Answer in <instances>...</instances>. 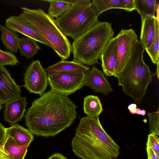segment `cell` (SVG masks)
Returning <instances> with one entry per match:
<instances>
[{"mask_svg":"<svg viewBox=\"0 0 159 159\" xmlns=\"http://www.w3.org/2000/svg\"><path fill=\"white\" fill-rule=\"evenodd\" d=\"M77 107L68 97L50 90L32 102L25 123L37 136H54L71 125L77 117Z\"/></svg>","mask_w":159,"mask_h":159,"instance_id":"cell-1","label":"cell"},{"mask_svg":"<svg viewBox=\"0 0 159 159\" xmlns=\"http://www.w3.org/2000/svg\"><path fill=\"white\" fill-rule=\"evenodd\" d=\"M71 146L82 159H116L119 154V146L103 129L98 116L80 119Z\"/></svg>","mask_w":159,"mask_h":159,"instance_id":"cell-2","label":"cell"},{"mask_svg":"<svg viewBox=\"0 0 159 159\" xmlns=\"http://www.w3.org/2000/svg\"><path fill=\"white\" fill-rule=\"evenodd\" d=\"M114 34L111 23L99 21L73 41V61L87 66L99 64L98 60Z\"/></svg>","mask_w":159,"mask_h":159,"instance_id":"cell-3","label":"cell"},{"mask_svg":"<svg viewBox=\"0 0 159 159\" xmlns=\"http://www.w3.org/2000/svg\"><path fill=\"white\" fill-rule=\"evenodd\" d=\"M144 50L138 41L131 58L117 78L119 85L138 105L141 102L148 85L152 81V73L143 60Z\"/></svg>","mask_w":159,"mask_h":159,"instance_id":"cell-4","label":"cell"},{"mask_svg":"<svg viewBox=\"0 0 159 159\" xmlns=\"http://www.w3.org/2000/svg\"><path fill=\"white\" fill-rule=\"evenodd\" d=\"M21 9L22 11L19 16L34 27L62 60L67 59L71 52V45L56 25L55 19L41 8L31 9L21 7Z\"/></svg>","mask_w":159,"mask_h":159,"instance_id":"cell-5","label":"cell"},{"mask_svg":"<svg viewBox=\"0 0 159 159\" xmlns=\"http://www.w3.org/2000/svg\"><path fill=\"white\" fill-rule=\"evenodd\" d=\"M89 0H76L55 23L62 33L74 41L98 23V16Z\"/></svg>","mask_w":159,"mask_h":159,"instance_id":"cell-6","label":"cell"},{"mask_svg":"<svg viewBox=\"0 0 159 159\" xmlns=\"http://www.w3.org/2000/svg\"><path fill=\"white\" fill-rule=\"evenodd\" d=\"M116 37L117 59L113 76L117 78L131 58L138 40L132 29L121 30Z\"/></svg>","mask_w":159,"mask_h":159,"instance_id":"cell-7","label":"cell"},{"mask_svg":"<svg viewBox=\"0 0 159 159\" xmlns=\"http://www.w3.org/2000/svg\"><path fill=\"white\" fill-rule=\"evenodd\" d=\"M51 90L67 96L82 88L85 82V74L60 73L48 75Z\"/></svg>","mask_w":159,"mask_h":159,"instance_id":"cell-8","label":"cell"},{"mask_svg":"<svg viewBox=\"0 0 159 159\" xmlns=\"http://www.w3.org/2000/svg\"><path fill=\"white\" fill-rule=\"evenodd\" d=\"M48 77L39 61H34L29 66L25 73V86L30 93L41 96L44 93L48 84Z\"/></svg>","mask_w":159,"mask_h":159,"instance_id":"cell-9","label":"cell"},{"mask_svg":"<svg viewBox=\"0 0 159 159\" xmlns=\"http://www.w3.org/2000/svg\"><path fill=\"white\" fill-rule=\"evenodd\" d=\"M20 86L11 76L9 71L4 67H0V101L6 104L20 96Z\"/></svg>","mask_w":159,"mask_h":159,"instance_id":"cell-10","label":"cell"},{"mask_svg":"<svg viewBox=\"0 0 159 159\" xmlns=\"http://www.w3.org/2000/svg\"><path fill=\"white\" fill-rule=\"evenodd\" d=\"M7 27L33 39L50 47L48 43L39 34L36 30L20 16L10 17L6 21Z\"/></svg>","mask_w":159,"mask_h":159,"instance_id":"cell-11","label":"cell"},{"mask_svg":"<svg viewBox=\"0 0 159 159\" xmlns=\"http://www.w3.org/2000/svg\"><path fill=\"white\" fill-rule=\"evenodd\" d=\"M84 86H88L96 92L106 95L113 91L103 73L94 65L91 70L85 73Z\"/></svg>","mask_w":159,"mask_h":159,"instance_id":"cell-12","label":"cell"},{"mask_svg":"<svg viewBox=\"0 0 159 159\" xmlns=\"http://www.w3.org/2000/svg\"><path fill=\"white\" fill-rule=\"evenodd\" d=\"M27 102L25 97L20 96L5 105L4 118L12 126L20 121L24 116Z\"/></svg>","mask_w":159,"mask_h":159,"instance_id":"cell-13","label":"cell"},{"mask_svg":"<svg viewBox=\"0 0 159 159\" xmlns=\"http://www.w3.org/2000/svg\"><path fill=\"white\" fill-rule=\"evenodd\" d=\"M117 59V40L115 37L108 42L100 57L103 72L107 76L113 75Z\"/></svg>","mask_w":159,"mask_h":159,"instance_id":"cell-14","label":"cell"},{"mask_svg":"<svg viewBox=\"0 0 159 159\" xmlns=\"http://www.w3.org/2000/svg\"><path fill=\"white\" fill-rule=\"evenodd\" d=\"M89 67L73 61L61 60L44 69L48 75L60 73L72 72L85 74Z\"/></svg>","mask_w":159,"mask_h":159,"instance_id":"cell-15","label":"cell"},{"mask_svg":"<svg viewBox=\"0 0 159 159\" xmlns=\"http://www.w3.org/2000/svg\"><path fill=\"white\" fill-rule=\"evenodd\" d=\"M155 17L148 16L141 17L142 24L139 41L145 50L150 47L154 38Z\"/></svg>","mask_w":159,"mask_h":159,"instance_id":"cell-16","label":"cell"},{"mask_svg":"<svg viewBox=\"0 0 159 159\" xmlns=\"http://www.w3.org/2000/svg\"><path fill=\"white\" fill-rule=\"evenodd\" d=\"M6 136L12 137L18 144L20 145L30 143L34 139L33 134L29 129L18 124L6 128Z\"/></svg>","mask_w":159,"mask_h":159,"instance_id":"cell-17","label":"cell"},{"mask_svg":"<svg viewBox=\"0 0 159 159\" xmlns=\"http://www.w3.org/2000/svg\"><path fill=\"white\" fill-rule=\"evenodd\" d=\"M30 144L28 143L24 145H19L12 137L6 136L3 147L10 157L14 159H24Z\"/></svg>","mask_w":159,"mask_h":159,"instance_id":"cell-18","label":"cell"},{"mask_svg":"<svg viewBox=\"0 0 159 159\" xmlns=\"http://www.w3.org/2000/svg\"><path fill=\"white\" fill-rule=\"evenodd\" d=\"M0 29L2 34L1 40L4 46L13 53H16L19 38L17 33L1 25Z\"/></svg>","mask_w":159,"mask_h":159,"instance_id":"cell-19","label":"cell"},{"mask_svg":"<svg viewBox=\"0 0 159 159\" xmlns=\"http://www.w3.org/2000/svg\"><path fill=\"white\" fill-rule=\"evenodd\" d=\"M47 2L50 6L48 9V14L52 18L56 19L59 17L71 7L76 0H43Z\"/></svg>","mask_w":159,"mask_h":159,"instance_id":"cell-20","label":"cell"},{"mask_svg":"<svg viewBox=\"0 0 159 159\" xmlns=\"http://www.w3.org/2000/svg\"><path fill=\"white\" fill-rule=\"evenodd\" d=\"M40 49L37 41L33 39L19 37L18 49L20 56H24L27 58H32Z\"/></svg>","mask_w":159,"mask_h":159,"instance_id":"cell-21","label":"cell"},{"mask_svg":"<svg viewBox=\"0 0 159 159\" xmlns=\"http://www.w3.org/2000/svg\"><path fill=\"white\" fill-rule=\"evenodd\" d=\"M83 109L84 113L89 117H96L103 111L102 104L97 96L89 95L84 98Z\"/></svg>","mask_w":159,"mask_h":159,"instance_id":"cell-22","label":"cell"},{"mask_svg":"<svg viewBox=\"0 0 159 159\" xmlns=\"http://www.w3.org/2000/svg\"><path fill=\"white\" fill-rule=\"evenodd\" d=\"M135 10L141 17L146 16L155 17L157 6L159 4L157 0H135Z\"/></svg>","mask_w":159,"mask_h":159,"instance_id":"cell-23","label":"cell"},{"mask_svg":"<svg viewBox=\"0 0 159 159\" xmlns=\"http://www.w3.org/2000/svg\"><path fill=\"white\" fill-rule=\"evenodd\" d=\"M98 15L113 8L123 9V0H93L91 2Z\"/></svg>","mask_w":159,"mask_h":159,"instance_id":"cell-24","label":"cell"},{"mask_svg":"<svg viewBox=\"0 0 159 159\" xmlns=\"http://www.w3.org/2000/svg\"><path fill=\"white\" fill-rule=\"evenodd\" d=\"M155 33L152 43L148 49L145 50L154 64L159 62V23L154 18Z\"/></svg>","mask_w":159,"mask_h":159,"instance_id":"cell-25","label":"cell"},{"mask_svg":"<svg viewBox=\"0 0 159 159\" xmlns=\"http://www.w3.org/2000/svg\"><path fill=\"white\" fill-rule=\"evenodd\" d=\"M19 63V61L12 52L3 51L0 47V67L6 65L14 66Z\"/></svg>","mask_w":159,"mask_h":159,"instance_id":"cell-26","label":"cell"},{"mask_svg":"<svg viewBox=\"0 0 159 159\" xmlns=\"http://www.w3.org/2000/svg\"><path fill=\"white\" fill-rule=\"evenodd\" d=\"M159 107L157 111L152 113L148 112L150 126V134L152 133L159 135Z\"/></svg>","mask_w":159,"mask_h":159,"instance_id":"cell-27","label":"cell"},{"mask_svg":"<svg viewBox=\"0 0 159 159\" xmlns=\"http://www.w3.org/2000/svg\"><path fill=\"white\" fill-rule=\"evenodd\" d=\"M159 136L156 134L151 133L148 136L146 143L147 147L152 148L159 155Z\"/></svg>","mask_w":159,"mask_h":159,"instance_id":"cell-28","label":"cell"},{"mask_svg":"<svg viewBox=\"0 0 159 159\" xmlns=\"http://www.w3.org/2000/svg\"><path fill=\"white\" fill-rule=\"evenodd\" d=\"M123 9L131 11L135 10V0H123Z\"/></svg>","mask_w":159,"mask_h":159,"instance_id":"cell-29","label":"cell"},{"mask_svg":"<svg viewBox=\"0 0 159 159\" xmlns=\"http://www.w3.org/2000/svg\"><path fill=\"white\" fill-rule=\"evenodd\" d=\"M128 108L130 112L133 114H137L144 116L146 113V111L145 110H141L139 108H136V104H132L129 105Z\"/></svg>","mask_w":159,"mask_h":159,"instance_id":"cell-30","label":"cell"},{"mask_svg":"<svg viewBox=\"0 0 159 159\" xmlns=\"http://www.w3.org/2000/svg\"><path fill=\"white\" fill-rule=\"evenodd\" d=\"M6 128L0 123V144L4 145L6 137Z\"/></svg>","mask_w":159,"mask_h":159,"instance_id":"cell-31","label":"cell"},{"mask_svg":"<svg viewBox=\"0 0 159 159\" xmlns=\"http://www.w3.org/2000/svg\"><path fill=\"white\" fill-rule=\"evenodd\" d=\"M146 150L148 159H159V155H158L152 148L147 147Z\"/></svg>","mask_w":159,"mask_h":159,"instance_id":"cell-32","label":"cell"},{"mask_svg":"<svg viewBox=\"0 0 159 159\" xmlns=\"http://www.w3.org/2000/svg\"><path fill=\"white\" fill-rule=\"evenodd\" d=\"M47 159H68L62 154L59 153H54L50 156Z\"/></svg>","mask_w":159,"mask_h":159,"instance_id":"cell-33","label":"cell"},{"mask_svg":"<svg viewBox=\"0 0 159 159\" xmlns=\"http://www.w3.org/2000/svg\"><path fill=\"white\" fill-rule=\"evenodd\" d=\"M0 155L9 157V155L4 149L3 146L0 144Z\"/></svg>","mask_w":159,"mask_h":159,"instance_id":"cell-34","label":"cell"},{"mask_svg":"<svg viewBox=\"0 0 159 159\" xmlns=\"http://www.w3.org/2000/svg\"><path fill=\"white\" fill-rule=\"evenodd\" d=\"M157 70L156 72V74L157 75V78H159V62H157Z\"/></svg>","mask_w":159,"mask_h":159,"instance_id":"cell-35","label":"cell"},{"mask_svg":"<svg viewBox=\"0 0 159 159\" xmlns=\"http://www.w3.org/2000/svg\"><path fill=\"white\" fill-rule=\"evenodd\" d=\"M9 157H7L2 155H0V159H5L8 158Z\"/></svg>","mask_w":159,"mask_h":159,"instance_id":"cell-36","label":"cell"},{"mask_svg":"<svg viewBox=\"0 0 159 159\" xmlns=\"http://www.w3.org/2000/svg\"><path fill=\"white\" fill-rule=\"evenodd\" d=\"M2 102L0 101V110L2 109Z\"/></svg>","mask_w":159,"mask_h":159,"instance_id":"cell-37","label":"cell"},{"mask_svg":"<svg viewBox=\"0 0 159 159\" xmlns=\"http://www.w3.org/2000/svg\"><path fill=\"white\" fill-rule=\"evenodd\" d=\"M14 159L12 157H10L9 156V157L8 158H6V159Z\"/></svg>","mask_w":159,"mask_h":159,"instance_id":"cell-38","label":"cell"}]
</instances>
